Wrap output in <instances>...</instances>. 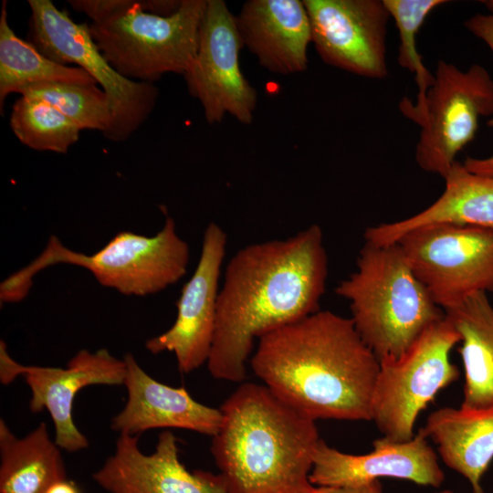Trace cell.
I'll use <instances>...</instances> for the list:
<instances>
[{
  "label": "cell",
  "instance_id": "obj_25",
  "mask_svg": "<svg viewBox=\"0 0 493 493\" xmlns=\"http://www.w3.org/2000/svg\"><path fill=\"white\" fill-rule=\"evenodd\" d=\"M390 16L394 20L399 34L398 64L414 74L418 87L416 102L403 99L399 103L404 116L420 110L425 103L427 90L435 81L423 63L417 50L416 36L427 16L436 7L444 5V0H383Z\"/></svg>",
  "mask_w": 493,
  "mask_h": 493
},
{
  "label": "cell",
  "instance_id": "obj_14",
  "mask_svg": "<svg viewBox=\"0 0 493 493\" xmlns=\"http://www.w3.org/2000/svg\"><path fill=\"white\" fill-rule=\"evenodd\" d=\"M226 243L227 236L222 227L215 223L208 224L195 270L184 285L176 302L175 321L166 331L145 342V348L152 354L173 352L183 373H189L208 361Z\"/></svg>",
  "mask_w": 493,
  "mask_h": 493
},
{
  "label": "cell",
  "instance_id": "obj_4",
  "mask_svg": "<svg viewBox=\"0 0 493 493\" xmlns=\"http://www.w3.org/2000/svg\"><path fill=\"white\" fill-rule=\"evenodd\" d=\"M90 19L98 48L121 75L149 82L184 75L197 52L207 0H69Z\"/></svg>",
  "mask_w": 493,
  "mask_h": 493
},
{
  "label": "cell",
  "instance_id": "obj_11",
  "mask_svg": "<svg viewBox=\"0 0 493 493\" xmlns=\"http://www.w3.org/2000/svg\"><path fill=\"white\" fill-rule=\"evenodd\" d=\"M242 47L236 16L226 3L207 0L197 52L184 78L209 124L221 122L227 114L243 124L253 121L257 92L241 70Z\"/></svg>",
  "mask_w": 493,
  "mask_h": 493
},
{
  "label": "cell",
  "instance_id": "obj_16",
  "mask_svg": "<svg viewBox=\"0 0 493 493\" xmlns=\"http://www.w3.org/2000/svg\"><path fill=\"white\" fill-rule=\"evenodd\" d=\"M364 455L341 452L320 440L313 456L309 481L318 487L358 488L389 477L438 488L444 481L435 452L418 432L405 442L385 436L373 441Z\"/></svg>",
  "mask_w": 493,
  "mask_h": 493
},
{
  "label": "cell",
  "instance_id": "obj_20",
  "mask_svg": "<svg viewBox=\"0 0 493 493\" xmlns=\"http://www.w3.org/2000/svg\"><path fill=\"white\" fill-rule=\"evenodd\" d=\"M418 432L437 445L442 460L469 481L473 493H484L481 480L493 460V406L440 408Z\"/></svg>",
  "mask_w": 493,
  "mask_h": 493
},
{
  "label": "cell",
  "instance_id": "obj_1",
  "mask_svg": "<svg viewBox=\"0 0 493 493\" xmlns=\"http://www.w3.org/2000/svg\"><path fill=\"white\" fill-rule=\"evenodd\" d=\"M328 278L323 233L311 225L286 239L247 245L228 261L207 361L217 380L242 382L254 341L320 310Z\"/></svg>",
  "mask_w": 493,
  "mask_h": 493
},
{
  "label": "cell",
  "instance_id": "obj_12",
  "mask_svg": "<svg viewBox=\"0 0 493 493\" xmlns=\"http://www.w3.org/2000/svg\"><path fill=\"white\" fill-rule=\"evenodd\" d=\"M18 376L25 379L31 397L29 408L33 413L48 411L55 428V442L69 453L89 446V441L73 420L72 408L77 393L91 385H123L126 364L123 359L113 356L107 349L94 352L79 351L65 368L23 365L7 351L0 341V381L12 383Z\"/></svg>",
  "mask_w": 493,
  "mask_h": 493
},
{
  "label": "cell",
  "instance_id": "obj_28",
  "mask_svg": "<svg viewBox=\"0 0 493 493\" xmlns=\"http://www.w3.org/2000/svg\"><path fill=\"white\" fill-rule=\"evenodd\" d=\"M487 124L493 128V116L488 120ZM463 165L473 173L493 177V152L485 158L467 157Z\"/></svg>",
  "mask_w": 493,
  "mask_h": 493
},
{
  "label": "cell",
  "instance_id": "obj_31",
  "mask_svg": "<svg viewBox=\"0 0 493 493\" xmlns=\"http://www.w3.org/2000/svg\"><path fill=\"white\" fill-rule=\"evenodd\" d=\"M438 493H454V492L451 491V490H443V491L438 492Z\"/></svg>",
  "mask_w": 493,
  "mask_h": 493
},
{
  "label": "cell",
  "instance_id": "obj_29",
  "mask_svg": "<svg viewBox=\"0 0 493 493\" xmlns=\"http://www.w3.org/2000/svg\"><path fill=\"white\" fill-rule=\"evenodd\" d=\"M310 493H382L379 480L358 488L315 487Z\"/></svg>",
  "mask_w": 493,
  "mask_h": 493
},
{
  "label": "cell",
  "instance_id": "obj_3",
  "mask_svg": "<svg viewBox=\"0 0 493 493\" xmlns=\"http://www.w3.org/2000/svg\"><path fill=\"white\" fill-rule=\"evenodd\" d=\"M211 452L228 493H310L315 421L266 385L246 383L221 405Z\"/></svg>",
  "mask_w": 493,
  "mask_h": 493
},
{
  "label": "cell",
  "instance_id": "obj_22",
  "mask_svg": "<svg viewBox=\"0 0 493 493\" xmlns=\"http://www.w3.org/2000/svg\"><path fill=\"white\" fill-rule=\"evenodd\" d=\"M67 478L60 448L40 423L17 437L0 419V493H45Z\"/></svg>",
  "mask_w": 493,
  "mask_h": 493
},
{
  "label": "cell",
  "instance_id": "obj_24",
  "mask_svg": "<svg viewBox=\"0 0 493 493\" xmlns=\"http://www.w3.org/2000/svg\"><path fill=\"white\" fill-rule=\"evenodd\" d=\"M9 123L24 145L58 153H66L79 141L81 131L52 105L25 96L14 103Z\"/></svg>",
  "mask_w": 493,
  "mask_h": 493
},
{
  "label": "cell",
  "instance_id": "obj_23",
  "mask_svg": "<svg viewBox=\"0 0 493 493\" xmlns=\"http://www.w3.org/2000/svg\"><path fill=\"white\" fill-rule=\"evenodd\" d=\"M7 2L0 15V108L6 97L41 83L98 84L84 69L65 66L41 54L30 42L16 35L7 20Z\"/></svg>",
  "mask_w": 493,
  "mask_h": 493
},
{
  "label": "cell",
  "instance_id": "obj_2",
  "mask_svg": "<svg viewBox=\"0 0 493 493\" xmlns=\"http://www.w3.org/2000/svg\"><path fill=\"white\" fill-rule=\"evenodd\" d=\"M254 373L278 398L317 419L371 421L380 362L351 318L319 310L258 339Z\"/></svg>",
  "mask_w": 493,
  "mask_h": 493
},
{
  "label": "cell",
  "instance_id": "obj_27",
  "mask_svg": "<svg viewBox=\"0 0 493 493\" xmlns=\"http://www.w3.org/2000/svg\"><path fill=\"white\" fill-rule=\"evenodd\" d=\"M486 5L490 10L489 14H476L467 18L464 26L473 36L482 40L493 54V1Z\"/></svg>",
  "mask_w": 493,
  "mask_h": 493
},
{
  "label": "cell",
  "instance_id": "obj_13",
  "mask_svg": "<svg viewBox=\"0 0 493 493\" xmlns=\"http://www.w3.org/2000/svg\"><path fill=\"white\" fill-rule=\"evenodd\" d=\"M311 43L324 63L355 75L388 76L390 14L383 0H303Z\"/></svg>",
  "mask_w": 493,
  "mask_h": 493
},
{
  "label": "cell",
  "instance_id": "obj_10",
  "mask_svg": "<svg viewBox=\"0 0 493 493\" xmlns=\"http://www.w3.org/2000/svg\"><path fill=\"white\" fill-rule=\"evenodd\" d=\"M395 243L443 309L493 289V230L438 223L412 229Z\"/></svg>",
  "mask_w": 493,
  "mask_h": 493
},
{
  "label": "cell",
  "instance_id": "obj_9",
  "mask_svg": "<svg viewBox=\"0 0 493 493\" xmlns=\"http://www.w3.org/2000/svg\"><path fill=\"white\" fill-rule=\"evenodd\" d=\"M434 76L423 108L405 117L421 129L418 166L444 178L457 153L474 140L479 118L493 114V79L480 65L462 70L444 60L437 62Z\"/></svg>",
  "mask_w": 493,
  "mask_h": 493
},
{
  "label": "cell",
  "instance_id": "obj_21",
  "mask_svg": "<svg viewBox=\"0 0 493 493\" xmlns=\"http://www.w3.org/2000/svg\"><path fill=\"white\" fill-rule=\"evenodd\" d=\"M460 336L465 384L461 407L493 406V307L484 291L444 309Z\"/></svg>",
  "mask_w": 493,
  "mask_h": 493
},
{
  "label": "cell",
  "instance_id": "obj_18",
  "mask_svg": "<svg viewBox=\"0 0 493 493\" xmlns=\"http://www.w3.org/2000/svg\"><path fill=\"white\" fill-rule=\"evenodd\" d=\"M236 22L243 46L267 70L290 75L308 68L311 28L303 0H248Z\"/></svg>",
  "mask_w": 493,
  "mask_h": 493
},
{
  "label": "cell",
  "instance_id": "obj_26",
  "mask_svg": "<svg viewBox=\"0 0 493 493\" xmlns=\"http://www.w3.org/2000/svg\"><path fill=\"white\" fill-rule=\"evenodd\" d=\"M20 95L52 105L80 130L99 131L103 135L111 123L110 99L97 84L41 83L23 89Z\"/></svg>",
  "mask_w": 493,
  "mask_h": 493
},
{
  "label": "cell",
  "instance_id": "obj_30",
  "mask_svg": "<svg viewBox=\"0 0 493 493\" xmlns=\"http://www.w3.org/2000/svg\"><path fill=\"white\" fill-rule=\"evenodd\" d=\"M45 493H81L75 482L68 478L53 483Z\"/></svg>",
  "mask_w": 493,
  "mask_h": 493
},
{
  "label": "cell",
  "instance_id": "obj_15",
  "mask_svg": "<svg viewBox=\"0 0 493 493\" xmlns=\"http://www.w3.org/2000/svg\"><path fill=\"white\" fill-rule=\"evenodd\" d=\"M138 441V435H120L114 453L92 474L108 493H228L220 474L187 470L171 431L159 435L150 455L140 449Z\"/></svg>",
  "mask_w": 493,
  "mask_h": 493
},
{
  "label": "cell",
  "instance_id": "obj_8",
  "mask_svg": "<svg viewBox=\"0 0 493 493\" xmlns=\"http://www.w3.org/2000/svg\"><path fill=\"white\" fill-rule=\"evenodd\" d=\"M460 336L445 318L428 327L400 357L380 362L372 399V421L383 436L405 442L414 436L420 412L456 381L452 349Z\"/></svg>",
  "mask_w": 493,
  "mask_h": 493
},
{
  "label": "cell",
  "instance_id": "obj_7",
  "mask_svg": "<svg viewBox=\"0 0 493 493\" xmlns=\"http://www.w3.org/2000/svg\"><path fill=\"white\" fill-rule=\"evenodd\" d=\"M30 43L56 63L86 70L108 95L111 123L103 136L121 142L149 118L159 96L153 83L126 79L109 63L90 36L89 24L75 23L50 0H28Z\"/></svg>",
  "mask_w": 493,
  "mask_h": 493
},
{
  "label": "cell",
  "instance_id": "obj_5",
  "mask_svg": "<svg viewBox=\"0 0 493 493\" xmlns=\"http://www.w3.org/2000/svg\"><path fill=\"white\" fill-rule=\"evenodd\" d=\"M335 293L349 301L354 327L379 362L402 356L446 316L397 243L365 241L357 269L338 284Z\"/></svg>",
  "mask_w": 493,
  "mask_h": 493
},
{
  "label": "cell",
  "instance_id": "obj_17",
  "mask_svg": "<svg viewBox=\"0 0 493 493\" xmlns=\"http://www.w3.org/2000/svg\"><path fill=\"white\" fill-rule=\"evenodd\" d=\"M123 360L127 400L122 410L111 419L114 432L138 435L155 428H181L212 437L218 433L223 421L220 408L197 402L184 387L158 382L131 353H127Z\"/></svg>",
  "mask_w": 493,
  "mask_h": 493
},
{
  "label": "cell",
  "instance_id": "obj_19",
  "mask_svg": "<svg viewBox=\"0 0 493 493\" xmlns=\"http://www.w3.org/2000/svg\"><path fill=\"white\" fill-rule=\"evenodd\" d=\"M444 180L445 190L431 205L403 220L368 227L364 240L393 244L412 229L438 223L493 230V177L473 173L456 162Z\"/></svg>",
  "mask_w": 493,
  "mask_h": 493
},
{
  "label": "cell",
  "instance_id": "obj_6",
  "mask_svg": "<svg viewBox=\"0 0 493 493\" xmlns=\"http://www.w3.org/2000/svg\"><path fill=\"white\" fill-rule=\"evenodd\" d=\"M189 260V246L179 236L174 220L169 216L152 236L121 231L91 255L71 250L52 236L36 259L1 282L0 300L14 303L24 299L34 277L57 264L80 267L104 287L126 296L144 297L181 279Z\"/></svg>",
  "mask_w": 493,
  "mask_h": 493
}]
</instances>
